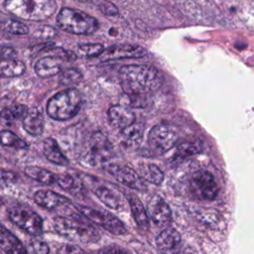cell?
<instances>
[{
    "label": "cell",
    "mask_w": 254,
    "mask_h": 254,
    "mask_svg": "<svg viewBox=\"0 0 254 254\" xmlns=\"http://www.w3.org/2000/svg\"><path fill=\"white\" fill-rule=\"evenodd\" d=\"M120 85L125 94L146 95L162 85V77L155 68L145 65L123 66L119 71Z\"/></svg>",
    "instance_id": "cell-1"
},
{
    "label": "cell",
    "mask_w": 254,
    "mask_h": 254,
    "mask_svg": "<svg viewBox=\"0 0 254 254\" xmlns=\"http://www.w3.org/2000/svg\"><path fill=\"white\" fill-rule=\"evenodd\" d=\"M4 6L12 15L28 21L46 20L57 10L55 0H5Z\"/></svg>",
    "instance_id": "cell-2"
},
{
    "label": "cell",
    "mask_w": 254,
    "mask_h": 254,
    "mask_svg": "<svg viewBox=\"0 0 254 254\" xmlns=\"http://www.w3.org/2000/svg\"><path fill=\"white\" fill-rule=\"evenodd\" d=\"M82 96L77 88L68 87L53 96L47 103V113L55 120L72 119L82 108Z\"/></svg>",
    "instance_id": "cell-3"
},
{
    "label": "cell",
    "mask_w": 254,
    "mask_h": 254,
    "mask_svg": "<svg viewBox=\"0 0 254 254\" xmlns=\"http://www.w3.org/2000/svg\"><path fill=\"white\" fill-rule=\"evenodd\" d=\"M58 26L71 34L90 35L98 31L99 21L87 13L74 8H63L57 16Z\"/></svg>",
    "instance_id": "cell-4"
},
{
    "label": "cell",
    "mask_w": 254,
    "mask_h": 254,
    "mask_svg": "<svg viewBox=\"0 0 254 254\" xmlns=\"http://www.w3.org/2000/svg\"><path fill=\"white\" fill-rule=\"evenodd\" d=\"M53 224L57 234L71 240L95 242L100 237L94 227L80 219H68L59 216L54 219Z\"/></svg>",
    "instance_id": "cell-5"
},
{
    "label": "cell",
    "mask_w": 254,
    "mask_h": 254,
    "mask_svg": "<svg viewBox=\"0 0 254 254\" xmlns=\"http://www.w3.org/2000/svg\"><path fill=\"white\" fill-rule=\"evenodd\" d=\"M112 151V145L105 134L102 132H96L87 140L82 159L86 165L92 167L101 166L111 158Z\"/></svg>",
    "instance_id": "cell-6"
},
{
    "label": "cell",
    "mask_w": 254,
    "mask_h": 254,
    "mask_svg": "<svg viewBox=\"0 0 254 254\" xmlns=\"http://www.w3.org/2000/svg\"><path fill=\"white\" fill-rule=\"evenodd\" d=\"M179 140L178 131L171 124L155 125L148 134V148L155 155H163L173 149Z\"/></svg>",
    "instance_id": "cell-7"
},
{
    "label": "cell",
    "mask_w": 254,
    "mask_h": 254,
    "mask_svg": "<svg viewBox=\"0 0 254 254\" xmlns=\"http://www.w3.org/2000/svg\"><path fill=\"white\" fill-rule=\"evenodd\" d=\"M53 55L41 58L35 65V72L42 79L52 78L62 72L65 63L74 62L77 55L74 52L64 50L63 48H51Z\"/></svg>",
    "instance_id": "cell-8"
},
{
    "label": "cell",
    "mask_w": 254,
    "mask_h": 254,
    "mask_svg": "<svg viewBox=\"0 0 254 254\" xmlns=\"http://www.w3.org/2000/svg\"><path fill=\"white\" fill-rule=\"evenodd\" d=\"M9 220L19 228L31 236L43 233V220L34 211L24 205H14L8 210Z\"/></svg>",
    "instance_id": "cell-9"
},
{
    "label": "cell",
    "mask_w": 254,
    "mask_h": 254,
    "mask_svg": "<svg viewBox=\"0 0 254 254\" xmlns=\"http://www.w3.org/2000/svg\"><path fill=\"white\" fill-rule=\"evenodd\" d=\"M189 189L191 195L201 201H213L219 193L214 176L205 170H200L193 174L190 180Z\"/></svg>",
    "instance_id": "cell-10"
},
{
    "label": "cell",
    "mask_w": 254,
    "mask_h": 254,
    "mask_svg": "<svg viewBox=\"0 0 254 254\" xmlns=\"http://www.w3.org/2000/svg\"><path fill=\"white\" fill-rule=\"evenodd\" d=\"M79 212L88 220L100 225L114 236H122L126 233V228L122 221L108 212L94 209L85 205L79 206Z\"/></svg>",
    "instance_id": "cell-11"
},
{
    "label": "cell",
    "mask_w": 254,
    "mask_h": 254,
    "mask_svg": "<svg viewBox=\"0 0 254 254\" xmlns=\"http://www.w3.org/2000/svg\"><path fill=\"white\" fill-rule=\"evenodd\" d=\"M106 171L115 179L129 189L144 192L147 187L145 181L139 176L136 171L128 166L109 164L106 166Z\"/></svg>",
    "instance_id": "cell-12"
},
{
    "label": "cell",
    "mask_w": 254,
    "mask_h": 254,
    "mask_svg": "<svg viewBox=\"0 0 254 254\" xmlns=\"http://www.w3.org/2000/svg\"><path fill=\"white\" fill-rule=\"evenodd\" d=\"M147 55V51L141 46L133 44L112 45L99 56L102 62L119 61L123 59H138Z\"/></svg>",
    "instance_id": "cell-13"
},
{
    "label": "cell",
    "mask_w": 254,
    "mask_h": 254,
    "mask_svg": "<svg viewBox=\"0 0 254 254\" xmlns=\"http://www.w3.org/2000/svg\"><path fill=\"white\" fill-rule=\"evenodd\" d=\"M149 220L158 227H167L172 220V212L168 203L157 195L153 196L147 203Z\"/></svg>",
    "instance_id": "cell-14"
},
{
    "label": "cell",
    "mask_w": 254,
    "mask_h": 254,
    "mask_svg": "<svg viewBox=\"0 0 254 254\" xmlns=\"http://www.w3.org/2000/svg\"><path fill=\"white\" fill-rule=\"evenodd\" d=\"M35 203L50 211H56L59 209H72L73 204L66 197L55 193L53 191L40 190L34 195Z\"/></svg>",
    "instance_id": "cell-15"
},
{
    "label": "cell",
    "mask_w": 254,
    "mask_h": 254,
    "mask_svg": "<svg viewBox=\"0 0 254 254\" xmlns=\"http://www.w3.org/2000/svg\"><path fill=\"white\" fill-rule=\"evenodd\" d=\"M107 119L114 128L123 129L136 121L135 113L132 109L123 104L112 105L107 110Z\"/></svg>",
    "instance_id": "cell-16"
},
{
    "label": "cell",
    "mask_w": 254,
    "mask_h": 254,
    "mask_svg": "<svg viewBox=\"0 0 254 254\" xmlns=\"http://www.w3.org/2000/svg\"><path fill=\"white\" fill-rule=\"evenodd\" d=\"M95 195L100 199V201L108 206L109 209L119 211L124 207V203L118 191H115L109 186L104 184H97L94 187Z\"/></svg>",
    "instance_id": "cell-17"
},
{
    "label": "cell",
    "mask_w": 254,
    "mask_h": 254,
    "mask_svg": "<svg viewBox=\"0 0 254 254\" xmlns=\"http://www.w3.org/2000/svg\"><path fill=\"white\" fill-rule=\"evenodd\" d=\"M182 242L181 235L174 227L167 226L156 237V245L159 250L173 252L180 247Z\"/></svg>",
    "instance_id": "cell-18"
},
{
    "label": "cell",
    "mask_w": 254,
    "mask_h": 254,
    "mask_svg": "<svg viewBox=\"0 0 254 254\" xmlns=\"http://www.w3.org/2000/svg\"><path fill=\"white\" fill-rule=\"evenodd\" d=\"M45 127V120L43 113L39 108L28 109L27 113L23 118V128L27 133L33 136H39L43 133Z\"/></svg>",
    "instance_id": "cell-19"
},
{
    "label": "cell",
    "mask_w": 254,
    "mask_h": 254,
    "mask_svg": "<svg viewBox=\"0 0 254 254\" xmlns=\"http://www.w3.org/2000/svg\"><path fill=\"white\" fill-rule=\"evenodd\" d=\"M0 249L6 253H27V248L4 226L0 225Z\"/></svg>",
    "instance_id": "cell-20"
},
{
    "label": "cell",
    "mask_w": 254,
    "mask_h": 254,
    "mask_svg": "<svg viewBox=\"0 0 254 254\" xmlns=\"http://www.w3.org/2000/svg\"><path fill=\"white\" fill-rule=\"evenodd\" d=\"M128 203L130 205L132 217L137 226L141 230H148L150 226V220L144 204L134 195L128 196Z\"/></svg>",
    "instance_id": "cell-21"
},
{
    "label": "cell",
    "mask_w": 254,
    "mask_h": 254,
    "mask_svg": "<svg viewBox=\"0 0 254 254\" xmlns=\"http://www.w3.org/2000/svg\"><path fill=\"white\" fill-rule=\"evenodd\" d=\"M203 146L200 140L191 139L184 141L181 144L176 145L175 151L172 156V160L175 162H182V161L194 157L202 152Z\"/></svg>",
    "instance_id": "cell-22"
},
{
    "label": "cell",
    "mask_w": 254,
    "mask_h": 254,
    "mask_svg": "<svg viewBox=\"0 0 254 254\" xmlns=\"http://www.w3.org/2000/svg\"><path fill=\"white\" fill-rule=\"evenodd\" d=\"M43 152L45 157L50 162L63 167L68 165V159L64 155L58 142L53 138H47V139L44 140Z\"/></svg>",
    "instance_id": "cell-23"
},
{
    "label": "cell",
    "mask_w": 254,
    "mask_h": 254,
    "mask_svg": "<svg viewBox=\"0 0 254 254\" xmlns=\"http://www.w3.org/2000/svg\"><path fill=\"white\" fill-rule=\"evenodd\" d=\"M138 174L150 184L159 186L164 181V173L157 165L153 163H141L138 165Z\"/></svg>",
    "instance_id": "cell-24"
},
{
    "label": "cell",
    "mask_w": 254,
    "mask_h": 254,
    "mask_svg": "<svg viewBox=\"0 0 254 254\" xmlns=\"http://www.w3.org/2000/svg\"><path fill=\"white\" fill-rule=\"evenodd\" d=\"M26 71L25 64L19 60L0 62V78H17Z\"/></svg>",
    "instance_id": "cell-25"
},
{
    "label": "cell",
    "mask_w": 254,
    "mask_h": 254,
    "mask_svg": "<svg viewBox=\"0 0 254 254\" xmlns=\"http://www.w3.org/2000/svg\"><path fill=\"white\" fill-rule=\"evenodd\" d=\"M28 111V107L24 104L14 103L3 108L0 112V119L5 123H11L18 119H23Z\"/></svg>",
    "instance_id": "cell-26"
},
{
    "label": "cell",
    "mask_w": 254,
    "mask_h": 254,
    "mask_svg": "<svg viewBox=\"0 0 254 254\" xmlns=\"http://www.w3.org/2000/svg\"><path fill=\"white\" fill-rule=\"evenodd\" d=\"M24 173L29 178L44 185H53L57 183V176L44 168H40L37 166H28L25 168Z\"/></svg>",
    "instance_id": "cell-27"
},
{
    "label": "cell",
    "mask_w": 254,
    "mask_h": 254,
    "mask_svg": "<svg viewBox=\"0 0 254 254\" xmlns=\"http://www.w3.org/2000/svg\"><path fill=\"white\" fill-rule=\"evenodd\" d=\"M120 135L123 139V143L133 145L139 142L143 135V126L136 121L131 125L120 129Z\"/></svg>",
    "instance_id": "cell-28"
},
{
    "label": "cell",
    "mask_w": 254,
    "mask_h": 254,
    "mask_svg": "<svg viewBox=\"0 0 254 254\" xmlns=\"http://www.w3.org/2000/svg\"><path fill=\"white\" fill-rule=\"evenodd\" d=\"M0 144L5 147H13L16 149H25L28 147L27 143L20 137L15 135L10 130H2L0 132Z\"/></svg>",
    "instance_id": "cell-29"
},
{
    "label": "cell",
    "mask_w": 254,
    "mask_h": 254,
    "mask_svg": "<svg viewBox=\"0 0 254 254\" xmlns=\"http://www.w3.org/2000/svg\"><path fill=\"white\" fill-rule=\"evenodd\" d=\"M83 80V74L80 70L76 68H68L66 71H63L60 76V85L68 87H72L78 84H80Z\"/></svg>",
    "instance_id": "cell-30"
},
{
    "label": "cell",
    "mask_w": 254,
    "mask_h": 254,
    "mask_svg": "<svg viewBox=\"0 0 254 254\" xmlns=\"http://www.w3.org/2000/svg\"><path fill=\"white\" fill-rule=\"evenodd\" d=\"M3 29L13 35H27L29 34V28L20 21L8 19L2 23Z\"/></svg>",
    "instance_id": "cell-31"
},
{
    "label": "cell",
    "mask_w": 254,
    "mask_h": 254,
    "mask_svg": "<svg viewBox=\"0 0 254 254\" xmlns=\"http://www.w3.org/2000/svg\"><path fill=\"white\" fill-rule=\"evenodd\" d=\"M104 50L103 45L100 43H89L79 46V52L85 57H99Z\"/></svg>",
    "instance_id": "cell-32"
},
{
    "label": "cell",
    "mask_w": 254,
    "mask_h": 254,
    "mask_svg": "<svg viewBox=\"0 0 254 254\" xmlns=\"http://www.w3.org/2000/svg\"><path fill=\"white\" fill-rule=\"evenodd\" d=\"M123 102H126V106L143 108L147 105V100L145 95H136V94H125L123 96Z\"/></svg>",
    "instance_id": "cell-33"
},
{
    "label": "cell",
    "mask_w": 254,
    "mask_h": 254,
    "mask_svg": "<svg viewBox=\"0 0 254 254\" xmlns=\"http://www.w3.org/2000/svg\"><path fill=\"white\" fill-rule=\"evenodd\" d=\"M95 5L107 16H115L119 14V8L115 6L109 0H92Z\"/></svg>",
    "instance_id": "cell-34"
},
{
    "label": "cell",
    "mask_w": 254,
    "mask_h": 254,
    "mask_svg": "<svg viewBox=\"0 0 254 254\" xmlns=\"http://www.w3.org/2000/svg\"><path fill=\"white\" fill-rule=\"evenodd\" d=\"M17 180V174L12 171L0 169V188L8 187L12 184H15Z\"/></svg>",
    "instance_id": "cell-35"
},
{
    "label": "cell",
    "mask_w": 254,
    "mask_h": 254,
    "mask_svg": "<svg viewBox=\"0 0 254 254\" xmlns=\"http://www.w3.org/2000/svg\"><path fill=\"white\" fill-rule=\"evenodd\" d=\"M57 35V30L51 26H47V25H44L39 27L35 32H34V36L36 38H40V39H52Z\"/></svg>",
    "instance_id": "cell-36"
},
{
    "label": "cell",
    "mask_w": 254,
    "mask_h": 254,
    "mask_svg": "<svg viewBox=\"0 0 254 254\" xmlns=\"http://www.w3.org/2000/svg\"><path fill=\"white\" fill-rule=\"evenodd\" d=\"M27 252L29 253H49L50 248L47 243H45L44 241L41 240H34L29 244V247L27 248Z\"/></svg>",
    "instance_id": "cell-37"
},
{
    "label": "cell",
    "mask_w": 254,
    "mask_h": 254,
    "mask_svg": "<svg viewBox=\"0 0 254 254\" xmlns=\"http://www.w3.org/2000/svg\"><path fill=\"white\" fill-rule=\"evenodd\" d=\"M57 183L64 190H72L75 187V179L71 175H60L57 177Z\"/></svg>",
    "instance_id": "cell-38"
},
{
    "label": "cell",
    "mask_w": 254,
    "mask_h": 254,
    "mask_svg": "<svg viewBox=\"0 0 254 254\" xmlns=\"http://www.w3.org/2000/svg\"><path fill=\"white\" fill-rule=\"evenodd\" d=\"M16 56V51L12 47L0 46V62L13 60Z\"/></svg>",
    "instance_id": "cell-39"
},
{
    "label": "cell",
    "mask_w": 254,
    "mask_h": 254,
    "mask_svg": "<svg viewBox=\"0 0 254 254\" xmlns=\"http://www.w3.org/2000/svg\"><path fill=\"white\" fill-rule=\"evenodd\" d=\"M59 253H80L84 252V250L78 246L74 245H64L62 248L58 250Z\"/></svg>",
    "instance_id": "cell-40"
},
{
    "label": "cell",
    "mask_w": 254,
    "mask_h": 254,
    "mask_svg": "<svg viewBox=\"0 0 254 254\" xmlns=\"http://www.w3.org/2000/svg\"><path fill=\"white\" fill-rule=\"evenodd\" d=\"M102 251H104V252H125V250L120 249V248H106Z\"/></svg>",
    "instance_id": "cell-41"
},
{
    "label": "cell",
    "mask_w": 254,
    "mask_h": 254,
    "mask_svg": "<svg viewBox=\"0 0 254 254\" xmlns=\"http://www.w3.org/2000/svg\"><path fill=\"white\" fill-rule=\"evenodd\" d=\"M76 1H79V2H86V1H88V0H76Z\"/></svg>",
    "instance_id": "cell-42"
},
{
    "label": "cell",
    "mask_w": 254,
    "mask_h": 254,
    "mask_svg": "<svg viewBox=\"0 0 254 254\" xmlns=\"http://www.w3.org/2000/svg\"><path fill=\"white\" fill-rule=\"evenodd\" d=\"M3 203V202H2V199L1 198H0V205H1Z\"/></svg>",
    "instance_id": "cell-43"
}]
</instances>
